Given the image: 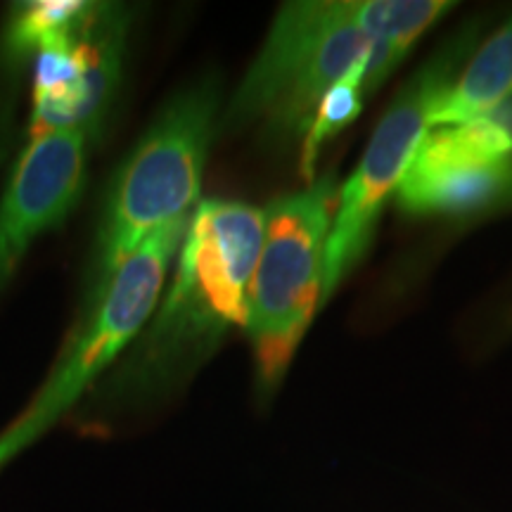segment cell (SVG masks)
I'll return each mask as SVG.
<instances>
[{
  "mask_svg": "<svg viewBox=\"0 0 512 512\" xmlns=\"http://www.w3.org/2000/svg\"><path fill=\"white\" fill-rule=\"evenodd\" d=\"M261 235L259 209L233 200L200 202L178 247L169 287L107 370L102 389L117 399L162 394L200 370L230 330L245 328Z\"/></svg>",
  "mask_w": 512,
  "mask_h": 512,
  "instance_id": "obj_1",
  "label": "cell"
},
{
  "mask_svg": "<svg viewBox=\"0 0 512 512\" xmlns=\"http://www.w3.org/2000/svg\"><path fill=\"white\" fill-rule=\"evenodd\" d=\"M401 60L403 53L351 22L342 0L287 3L230 98L221 126H256L273 143L306 140L323 100L349 74L368 67L370 95Z\"/></svg>",
  "mask_w": 512,
  "mask_h": 512,
  "instance_id": "obj_2",
  "label": "cell"
},
{
  "mask_svg": "<svg viewBox=\"0 0 512 512\" xmlns=\"http://www.w3.org/2000/svg\"><path fill=\"white\" fill-rule=\"evenodd\" d=\"M131 12L117 3H24L3 36L10 62L34 64L29 138L79 133L91 143L124 76Z\"/></svg>",
  "mask_w": 512,
  "mask_h": 512,
  "instance_id": "obj_3",
  "label": "cell"
},
{
  "mask_svg": "<svg viewBox=\"0 0 512 512\" xmlns=\"http://www.w3.org/2000/svg\"><path fill=\"white\" fill-rule=\"evenodd\" d=\"M216 121L214 83L185 88L152 121L107 190L86 297L100 292L155 230L192 219Z\"/></svg>",
  "mask_w": 512,
  "mask_h": 512,
  "instance_id": "obj_4",
  "label": "cell"
},
{
  "mask_svg": "<svg viewBox=\"0 0 512 512\" xmlns=\"http://www.w3.org/2000/svg\"><path fill=\"white\" fill-rule=\"evenodd\" d=\"M337 183L325 176L306 190L275 197L264 214L259 256L249 280L245 332L256 389L273 394L323 304L325 252L337 211Z\"/></svg>",
  "mask_w": 512,
  "mask_h": 512,
  "instance_id": "obj_5",
  "label": "cell"
},
{
  "mask_svg": "<svg viewBox=\"0 0 512 512\" xmlns=\"http://www.w3.org/2000/svg\"><path fill=\"white\" fill-rule=\"evenodd\" d=\"M188 223L190 219L155 230L100 292L86 297V306L41 392L15 425L0 434V465L41 437L119 361L155 311Z\"/></svg>",
  "mask_w": 512,
  "mask_h": 512,
  "instance_id": "obj_6",
  "label": "cell"
},
{
  "mask_svg": "<svg viewBox=\"0 0 512 512\" xmlns=\"http://www.w3.org/2000/svg\"><path fill=\"white\" fill-rule=\"evenodd\" d=\"M451 64V57H439L403 88L370 136L354 174L339 192L325 252L323 302L335 294L337 285L366 256L384 202L396 195L420 140L430 131L427 119L432 100L439 88L451 81Z\"/></svg>",
  "mask_w": 512,
  "mask_h": 512,
  "instance_id": "obj_7",
  "label": "cell"
},
{
  "mask_svg": "<svg viewBox=\"0 0 512 512\" xmlns=\"http://www.w3.org/2000/svg\"><path fill=\"white\" fill-rule=\"evenodd\" d=\"M88 140L41 133L24 145L0 195V294L41 235L67 221L86 183Z\"/></svg>",
  "mask_w": 512,
  "mask_h": 512,
  "instance_id": "obj_8",
  "label": "cell"
},
{
  "mask_svg": "<svg viewBox=\"0 0 512 512\" xmlns=\"http://www.w3.org/2000/svg\"><path fill=\"white\" fill-rule=\"evenodd\" d=\"M512 181V159L489 166H408L396 204L413 216L467 214L503 200Z\"/></svg>",
  "mask_w": 512,
  "mask_h": 512,
  "instance_id": "obj_9",
  "label": "cell"
},
{
  "mask_svg": "<svg viewBox=\"0 0 512 512\" xmlns=\"http://www.w3.org/2000/svg\"><path fill=\"white\" fill-rule=\"evenodd\" d=\"M512 95V17L496 31L456 79L434 95L427 126H460L501 110Z\"/></svg>",
  "mask_w": 512,
  "mask_h": 512,
  "instance_id": "obj_10",
  "label": "cell"
},
{
  "mask_svg": "<svg viewBox=\"0 0 512 512\" xmlns=\"http://www.w3.org/2000/svg\"><path fill=\"white\" fill-rule=\"evenodd\" d=\"M342 8L358 29L375 41L387 43L406 55L432 24H437L453 3L441 0H342Z\"/></svg>",
  "mask_w": 512,
  "mask_h": 512,
  "instance_id": "obj_11",
  "label": "cell"
},
{
  "mask_svg": "<svg viewBox=\"0 0 512 512\" xmlns=\"http://www.w3.org/2000/svg\"><path fill=\"white\" fill-rule=\"evenodd\" d=\"M505 202L508 204H512V181H510V185H508V192H505V197H503Z\"/></svg>",
  "mask_w": 512,
  "mask_h": 512,
  "instance_id": "obj_12",
  "label": "cell"
}]
</instances>
